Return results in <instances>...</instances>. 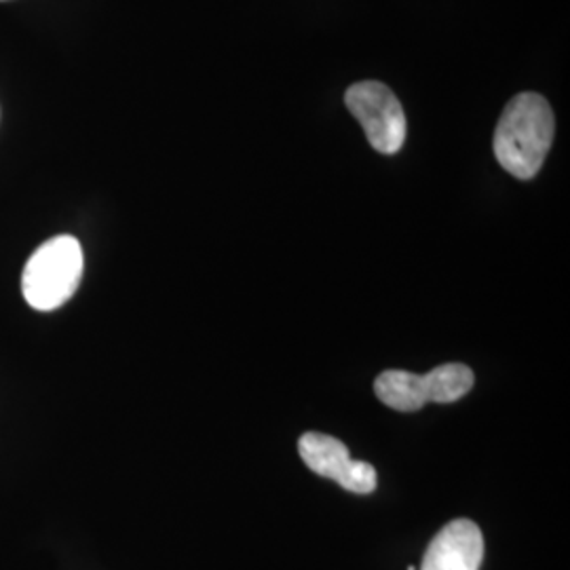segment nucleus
Listing matches in <instances>:
<instances>
[{
	"mask_svg": "<svg viewBox=\"0 0 570 570\" xmlns=\"http://www.w3.org/2000/svg\"><path fill=\"white\" fill-rule=\"evenodd\" d=\"M473 372L465 364L433 367L425 376L387 370L374 381L376 397L400 412H416L425 404H450L465 397L473 387Z\"/></svg>",
	"mask_w": 570,
	"mask_h": 570,
	"instance_id": "nucleus-3",
	"label": "nucleus"
},
{
	"mask_svg": "<svg viewBox=\"0 0 570 570\" xmlns=\"http://www.w3.org/2000/svg\"><path fill=\"white\" fill-rule=\"evenodd\" d=\"M556 119L550 102L539 94L511 98L494 129V157L518 180L539 174L550 153Z\"/></svg>",
	"mask_w": 570,
	"mask_h": 570,
	"instance_id": "nucleus-1",
	"label": "nucleus"
},
{
	"mask_svg": "<svg viewBox=\"0 0 570 570\" xmlns=\"http://www.w3.org/2000/svg\"><path fill=\"white\" fill-rule=\"evenodd\" d=\"M484 560L482 530L471 520H452L429 543L421 570H480Z\"/></svg>",
	"mask_w": 570,
	"mask_h": 570,
	"instance_id": "nucleus-6",
	"label": "nucleus"
},
{
	"mask_svg": "<svg viewBox=\"0 0 570 570\" xmlns=\"http://www.w3.org/2000/svg\"><path fill=\"white\" fill-rule=\"evenodd\" d=\"M301 459L317 475L334 480L343 489L355 494H370L376 490V469L366 461L351 459L348 449L341 440L326 433H305L298 442Z\"/></svg>",
	"mask_w": 570,
	"mask_h": 570,
	"instance_id": "nucleus-5",
	"label": "nucleus"
},
{
	"mask_svg": "<svg viewBox=\"0 0 570 570\" xmlns=\"http://www.w3.org/2000/svg\"><path fill=\"white\" fill-rule=\"evenodd\" d=\"M82 247L70 235H58L30 256L21 275L26 303L37 311H56L68 303L81 284Z\"/></svg>",
	"mask_w": 570,
	"mask_h": 570,
	"instance_id": "nucleus-2",
	"label": "nucleus"
},
{
	"mask_svg": "<svg viewBox=\"0 0 570 570\" xmlns=\"http://www.w3.org/2000/svg\"><path fill=\"white\" fill-rule=\"evenodd\" d=\"M346 108L366 131L367 142L383 153L395 155L406 142V112L385 82L362 81L345 94Z\"/></svg>",
	"mask_w": 570,
	"mask_h": 570,
	"instance_id": "nucleus-4",
	"label": "nucleus"
}]
</instances>
